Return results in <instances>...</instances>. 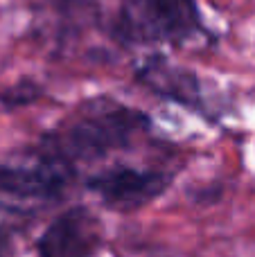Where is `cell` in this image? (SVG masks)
Masks as SVG:
<instances>
[{
	"label": "cell",
	"mask_w": 255,
	"mask_h": 257,
	"mask_svg": "<svg viewBox=\"0 0 255 257\" xmlns=\"http://www.w3.org/2000/svg\"><path fill=\"white\" fill-rule=\"evenodd\" d=\"M149 117L136 108L113 106L97 111L50 133L43 140V163L66 167L79 160H95L108 151L126 147L138 131L147 128Z\"/></svg>",
	"instance_id": "1"
},
{
	"label": "cell",
	"mask_w": 255,
	"mask_h": 257,
	"mask_svg": "<svg viewBox=\"0 0 255 257\" xmlns=\"http://www.w3.org/2000/svg\"><path fill=\"white\" fill-rule=\"evenodd\" d=\"M172 178L156 169L113 167L88 178V190L106 205L117 210H136L152 203L167 190Z\"/></svg>",
	"instance_id": "2"
},
{
	"label": "cell",
	"mask_w": 255,
	"mask_h": 257,
	"mask_svg": "<svg viewBox=\"0 0 255 257\" xmlns=\"http://www.w3.org/2000/svg\"><path fill=\"white\" fill-rule=\"evenodd\" d=\"M97 248V221L86 208L61 212L39 239L41 257H95Z\"/></svg>",
	"instance_id": "3"
},
{
	"label": "cell",
	"mask_w": 255,
	"mask_h": 257,
	"mask_svg": "<svg viewBox=\"0 0 255 257\" xmlns=\"http://www.w3.org/2000/svg\"><path fill=\"white\" fill-rule=\"evenodd\" d=\"M66 172L43 163L41 167H0V203L39 205L61 196Z\"/></svg>",
	"instance_id": "4"
},
{
	"label": "cell",
	"mask_w": 255,
	"mask_h": 257,
	"mask_svg": "<svg viewBox=\"0 0 255 257\" xmlns=\"http://www.w3.org/2000/svg\"><path fill=\"white\" fill-rule=\"evenodd\" d=\"M136 75L149 90H154L161 97L183 104L194 111H203L201 86L192 70L179 68L161 57H152L140 63Z\"/></svg>",
	"instance_id": "5"
},
{
	"label": "cell",
	"mask_w": 255,
	"mask_h": 257,
	"mask_svg": "<svg viewBox=\"0 0 255 257\" xmlns=\"http://www.w3.org/2000/svg\"><path fill=\"white\" fill-rule=\"evenodd\" d=\"M147 25L163 36L183 41L201 32V18L194 0H149Z\"/></svg>",
	"instance_id": "6"
},
{
	"label": "cell",
	"mask_w": 255,
	"mask_h": 257,
	"mask_svg": "<svg viewBox=\"0 0 255 257\" xmlns=\"http://www.w3.org/2000/svg\"><path fill=\"white\" fill-rule=\"evenodd\" d=\"M3 246H5V239H3V235H0V250H3Z\"/></svg>",
	"instance_id": "7"
}]
</instances>
